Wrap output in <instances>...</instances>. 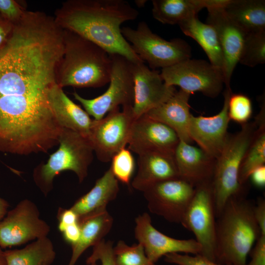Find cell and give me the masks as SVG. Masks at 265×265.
<instances>
[{
	"label": "cell",
	"mask_w": 265,
	"mask_h": 265,
	"mask_svg": "<svg viewBox=\"0 0 265 265\" xmlns=\"http://www.w3.org/2000/svg\"><path fill=\"white\" fill-rule=\"evenodd\" d=\"M252 113V102L247 96L241 93H231L228 101L230 120L241 125L248 122Z\"/></svg>",
	"instance_id": "cell-33"
},
{
	"label": "cell",
	"mask_w": 265,
	"mask_h": 265,
	"mask_svg": "<svg viewBox=\"0 0 265 265\" xmlns=\"http://www.w3.org/2000/svg\"><path fill=\"white\" fill-rule=\"evenodd\" d=\"M133 80L132 114L134 119L168 100L177 91L166 85L160 73L151 69L144 62L132 63Z\"/></svg>",
	"instance_id": "cell-14"
},
{
	"label": "cell",
	"mask_w": 265,
	"mask_h": 265,
	"mask_svg": "<svg viewBox=\"0 0 265 265\" xmlns=\"http://www.w3.org/2000/svg\"><path fill=\"white\" fill-rule=\"evenodd\" d=\"M258 123L241 125V130L229 134L223 149L216 160L212 186L216 217L231 197L245 193L244 186L238 180L242 159L251 141Z\"/></svg>",
	"instance_id": "cell-6"
},
{
	"label": "cell",
	"mask_w": 265,
	"mask_h": 265,
	"mask_svg": "<svg viewBox=\"0 0 265 265\" xmlns=\"http://www.w3.org/2000/svg\"><path fill=\"white\" fill-rule=\"evenodd\" d=\"M48 100L61 128L73 130L88 139L93 120L65 94L62 87L55 84L49 92Z\"/></svg>",
	"instance_id": "cell-22"
},
{
	"label": "cell",
	"mask_w": 265,
	"mask_h": 265,
	"mask_svg": "<svg viewBox=\"0 0 265 265\" xmlns=\"http://www.w3.org/2000/svg\"><path fill=\"white\" fill-rule=\"evenodd\" d=\"M14 26L4 19L0 14V48L3 46L10 37Z\"/></svg>",
	"instance_id": "cell-41"
},
{
	"label": "cell",
	"mask_w": 265,
	"mask_h": 265,
	"mask_svg": "<svg viewBox=\"0 0 265 265\" xmlns=\"http://www.w3.org/2000/svg\"><path fill=\"white\" fill-rule=\"evenodd\" d=\"M207 23L215 30L222 49L224 84L230 87L231 78L240 55L246 34L225 13L223 7L207 9Z\"/></svg>",
	"instance_id": "cell-18"
},
{
	"label": "cell",
	"mask_w": 265,
	"mask_h": 265,
	"mask_svg": "<svg viewBox=\"0 0 265 265\" xmlns=\"http://www.w3.org/2000/svg\"><path fill=\"white\" fill-rule=\"evenodd\" d=\"M58 144L47 162L41 163L33 171L34 181L45 196L52 190L54 178L63 171H73L81 183L93 160L94 151L89 139L76 132L62 128Z\"/></svg>",
	"instance_id": "cell-5"
},
{
	"label": "cell",
	"mask_w": 265,
	"mask_h": 265,
	"mask_svg": "<svg viewBox=\"0 0 265 265\" xmlns=\"http://www.w3.org/2000/svg\"><path fill=\"white\" fill-rule=\"evenodd\" d=\"M178 178L180 177L174 154L150 151L138 155V170L132 185L143 192L156 183Z\"/></svg>",
	"instance_id": "cell-20"
},
{
	"label": "cell",
	"mask_w": 265,
	"mask_h": 265,
	"mask_svg": "<svg viewBox=\"0 0 265 265\" xmlns=\"http://www.w3.org/2000/svg\"><path fill=\"white\" fill-rule=\"evenodd\" d=\"M194 190L192 184L178 178L156 183L142 192L151 213L181 223Z\"/></svg>",
	"instance_id": "cell-13"
},
{
	"label": "cell",
	"mask_w": 265,
	"mask_h": 265,
	"mask_svg": "<svg viewBox=\"0 0 265 265\" xmlns=\"http://www.w3.org/2000/svg\"><path fill=\"white\" fill-rule=\"evenodd\" d=\"M253 214L261 234L265 235V200L263 198H259L256 205H254Z\"/></svg>",
	"instance_id": "cell-39"
},
{
	"label": "cell",
	"mask_w": 265,
	"mask_h": 265,
	"mask_svg": "<svg viewBox=\"0 0 265 265\" xmlns=\"http://www.w3.org/2000/svg\"><path fill=\"white\" fill-rule=\"evenodd\" d=\"M100 261L102 265H117L115 262L112 242L104 239L93 246L91 255L87 259L88 265Z\"/></svg>",
	"instance_id": "cell-34"
},
{
	"label": "cell",
	"mask_w": 265,
	"mask_h": 265,
	"mask_svg": "<svg viewBox=\"0 0 265 265\" xmlns=\"http://www.w3.org/2000/svg\"><path fill=\"white\" fill-rule=\"evenodd\" d=\"M249 254L251 260L246 265H265V235H261Z\"/></svg>",
	"instance_id": "cell-37"
},
{
	"label": "cell",
	"mask_w": 265,
	"mask_h": 265,
	"mask_svg": "<svg viewBox=\"0 0 265 265\" xmlns=\"http://www.w3.org/2000/svg\"><path fill=\"white\" fill-rule=\"evenodd\" d=\"M50 230L47 222L40 217L36 205L23 199L0 222V247L19 246L48 237Z\"/></svg>",
	"instance_id": "cell-12"
},
{
	"label": "cell",
	"mask_w": 265,
	"mask_h": 265,
	"mask_svg": "<svg viewBox=\"0 0 265 265\" xmlns=\"http://www.w3.org/2000/svg\"><path fill=\"white\" fill-rule=\"evenodd\" d=\"M239 63L250 67L265 63V31L246 34Z\"/></svg>",
	"instance_id": "cell-30"
},
{
	"label": "cell",
	"mask_w": 265,
	"mask_h": 265,
	"mask_svg": "<svg viewBox=\"0 0 265 265\" xmlns=\"http://www.w3.org/2000/svg\"><path fill=\"white\" fill-rule=\"evenodd\" d=\"M132 106L119 107L99 120L93 119L88 139L98 159L103 162L113 157L128 143L134 120Z\"/></svg>",
	"instance_id": "cell-11"
},
{
	"label": "cell",
	"mask_w": 265,
	"mask_h": 265,
	"mask_svg": "<svg viewBox=\"0 0 265 265\" xmlns=\"http://www.w3.org/2000/svg\"><path fill=\"white\" fill-rule=\"evenodd\" d=\"M231 87L226 88L221 110L210 117L192 115L189 133L192 141L212 157L217 159L225 144L229 133L228 101L232 93Z\"/></svg>",
	"instance_id": "cell-16"
},
{
	"label": "cell",
	"mask_w": 265,
	"mask_h": 265,
	"mask_svg": "<svg viewBox=\"0 0 265 265\" xmlns=\"http://www.w3.org/2000/svg\"><path fill=\"white\" fill-rule=\"evenodd\" d=\"M254 206L245 194L233 196L226 203L216 217V263L246 265L247 257L261 235Z\"/></svg>",
	"instance_id": "cell-3"
},
{
	"label": "cell",
	"mask_w": 265,
	"mask_h": 265,
	"mask_svg": "<svg viewBox=\"0 0 265 265\" xmlns=\"http://www.w3.org/2000/svg\"><path fill=\"white\" fill-rule=\"evenodd\" d=\"M160 75L168 86H178L190 94L200 92L212 98L219 95L224 84L222 71L202 59L184 60L162 69Z\"/></svg>",
	"instance_id": "cell-10"
},
{
	"label": "cell",
	"mask_w": 265,
	"mask_h": 265,
	"mask_svg": "<svg viewBox=\"0 0 265 265\" xmlns=\"http://www.w3.org/2000/svg\"><path fill=\"white\" fill-rule=\"evenodd\" d=\"M152 13L163 24L179 25L211 5V0H153Z\"/></svg>",
	"instance_id": "cell-26"
},
{
	"label": "cell",
	"mask_w": 265,
	"mask_h": 265,
	"mask_svg": "<svg viewBox=\"0 0 265 265\" xmlns=\"http://www.w3.org/2000/svg\"><path fill=\"white\" fill-rule=\"evenodd\" d=\"M111 161L110 168L115 178L129 185L135 169V161L131 151L126 148L121 149Z\"/></svg>",
	"instance_id": "cell-32"
},
{
	"label": "cell",
	"mask_w": 265,
	"mask_h": 265,
	"mask_svg": "<svg viewBox=\"0 0 265 265\" xmlns=\"http://www.w3.org/2000/svg\"><path fill=\"white\" fill-rule=\"evenodd\" d=\"M111 59V71L109 85L102 95L93 99L82 97L77 92L73 94L84 110L99 120L109 112L122 106H132L133 102V80L132 63L125 57L109 54Z\"/></svg>",
	"instance_id": "cell-8"
},
{
	"label": "cell",
	"mask_w": 265,
	"mask_h": 265,
	"mask_svg": "<svg viewBox=\"0 0 265 265\" xmlns=\"http://www.w3.org/2000/svg\"><path fill=\"white\" fill-rule=\"evenodd\" d=\"M57 218L58 221V228L61 233L66 227L79 222V219L78 215L70 208L69 209L59 208Z\"/></svg>",
	"instance_id": "cell-38"
},
{
	"label": "cell",
	"mask_w": 265,
	"mask_h": 265,
	"mask_svg": "<svg viewBox=\"0 0 265 265\" xmlns=\"http://www.w3.org/2000/svg\"><path fill=\"white\" fill-rule=\"evenodd\" d=\"M249 179L256 187L264 188L265 186V165L254 169L250 174Z\"/></svg>",
	"instance_id": "cell-42"
},
{
	"label": "cell",
	"mask_w": 265,
	"mask_h": 265,
	"mask_svg": "<svg viewBox=\"0 0 265 265\" xmlns=\"http://www.w3.org/2000/svg\"><path fill=\"white\" fill-rule=\"evenodd\" d=\"M80 232L79 223L78 222L66 227L62 233L65 241L72 246L78 241Z\"/></svg>",
	"instance_id": "cell-40"
},
{
	"label": "cell",
	"mask_w": 265,
	"mask_h": 265,
	"mask_svg": "<svg viewBox=\"0 0 265 265\" xmlns=\"http://www.w3.org/2000/svg\"><path fill=\"white\" fill-rule=\"evenodd\" d=\"M5 265H51L56 253L48 237L34 240L21 249L4 251Z\"/></svg>",
	"instance_id": "cell-28"
},
{
	"label": "cell",
	"mask_w": 265,
	"mask_h": 265,
	"mask_svg": "<svg viewBox=\"0 0 265 265\" xmlns=\"http://www.w3.org/2000/svg\"><path fill=\"white\" fill-rule=\"evenodd\" d=\"M164 261L177 265H221L212 261L200 254L171 253L164 256Z\"/></svg>",
	"instance_id": "cell-36"
},
{
	"label": "cell",
	"mask_w": 265,
	"mask_h": 265,
	"mask_svg": "<svg viewBox=\"0 0 265 265\" xmlns=\"http://www.w3.org/2000/svg\"><path fill=\"white\" fill-rule=\"evenodd\" d=\"M121 32L135 53L152 69L165 68L191 56V48L181 38L170 41L154 33L145 21L140 22L136 28L125 26Z\"/></svg>",
	"instance_id": "cell-7"
},
{
	"label": "cell",
	"mask_w": 265,
	"mask_h": 265,
	"mask_svg": "<svg viewBox=\"0 0 265 265\" xmlns=\"http://www.w3.org/2000/svg\"><path fill=\"white\" fill-rule=\"evenodd\" d=\"M138 16V11L124 0H68L56 10L54 19L62 29L80 35L109 54L137 63L144 62L123 37L121 26Z\"/></svg>",
	"instance_id": "cell-2"
},
{
	"label": "cell",
	"mask_w": 265,
	"mask_h": 265,
	"mask_svg": "<svg viewBox=\"0 0 265 265\" xmlns=\"http://www.w3.org/2000/svg\"><path fill=\"white\" fill-rule=\"evenodd\" d=\"M190 95L180 89L166 101L145 114L167 125L176 132L180 140L190 144L192 141L189 133L192 116L189 104Z\"/></svg>",
	"instance_id": "cell-21"
},
{
	"label": "cell",
	"mask_w": 265,
	"mask_h": 265,
	"mask_svg": "<svg viewBox=\"0 0 265 265\" xmlns=\"http://www.w3.org/2000/svg\"><path fill=\"white\" fill-rule=\"evenodd\" d=\"M174 157L180 178L194 186L212 180L216 159L200 147L180 140Z\"/></svg>",
	"instance_id": "cell-19"
},
{
	"label": "cell",
	"mask_w": 265,
	"mask_h": 265,
	"mask_svg": "<svg viewBox=\"0 0 265 265\" xmlns=\"http://www.w3.org/2000/svg\"><path fill=\"white\" fill-rule=\"evenodd\" d=\"M179 26L185 35L194 39L201 47L210 63L223 72V55L214 27L209 24L201 22L197 16L191 18Z\"/></svg>",
	"instance_id": "cell-27"
},
{
	"label": "cell",
	"mask_w": 265,
	"mask_h": 265,
	"mask_svg": "<svg viewBox=\"0 0 265 265\" xmlns=\"http://www.w3.org/2000/svg\"><path fill=\"white\" fill-rule=\"evenodd\" d=\"M113 219L107 210L80 218V236L72 247L68 265H75L79 258L89 247L94 246L109 232Z\"/></svg>",
	"instance_id": "cell-24"
},
{
	"label": "cell",
	"mask_w": 265,
	"mask_h": 265,
	"mask_svg": "<svg viewBox=\"0 0 265 265\" xmlns=\"http://www.w3.org/2000/svg\"><path fill=\"white\" fill-rule=\"evenodd\" d=\"M258 125L251 141L242 159L238 180L245 186L251 172L265 165V107L262 104L260 113L255 118Z\"/></svg>",
	"instance_id": "cell-29"
},
{
	"label": "cell",
	"mask_w": 265,
	"mask_h": 265,
	"mask_svg": "<svg viewBox=\"0 0 265 265\" xmlns=\"http://www.w3.org/2000/svg\"><path fill=\"white\" fill-rule=\"evenodd\" d=\"M135 222V237L143 245L147 257L155 263L171 253L196 255L201 252V246L195 239H176L158 231L146 212L138 215Z\"/></svg>",
	"instance_id": "cell-15"
},
{
	"label": "cell",
	"mask_w": 265,
	"mask_h": 265,
	"mask_svg": "<svg viewBox=\"0 0 265 265\" xmlns=\"http://www.w3.org/2000/svg\"><path fill=\"white\" fill-rule=\"evenodd\" d=\"M0 265H5L4 251L0 247Z\"/></svg>",
	"instance_id": "cell-44"
},
{
	"label": "cell",
	"mask_w": 265,
	"mask_h": 265,
	"mask_svg": "<svg viewBox=\"0 0 265 265\" xmlns=\"http://www.w3.org/2000/svg\"><path fill=\"white\" fill-rule=\"evenodd\" d=\"M119 191L118 181L109 167L97 180L94 186L70 208L79 218L103 212L106 210L107 205L116 198Z\"/></svg>",
	"instance_id": "cell-23"
},
{
	"label": "cell",
	"mask_w": 265,
	"mask_h": 265,
	"mask_svg": "<svg viewBox=\"0 0 265 265\" xmlns=\"http://www.w3.org/2000/svg\"><path fill=\"white\" fill-rule=\"evenodd\" d=\"M181 224L194 235L201 247L199 254L215 262L216 216L212 180L195 186Z\"/></svg>",
	"instance_id": "cell-9"
},
{
	"label": "cell",
	"mask_w": 265,
	"mask_h": 265,
	"mask_svg": "<svg viewBox=\"0 0 265 265\" xmlns=\"http://www.w3.org/2000/svg\"><path fill=\"white\" fill-rule=\"evenodd\" d=\"M223 10L246 33L265 31L264 0H229Z\"/></svg>",
	"instance_id": "cell-25"
},
{
	"label": "cell",
	"mask_w": 265,
	"mask_h": 265,
	"mask_svg": "<svg viewBox=\"0 0 265 265\" xmlns=\"http://www.w3.org/2000/svg\"><path fill=\"white\" fill-rule=\"evenodd\" d=\"M113 251L117 265H156L147 257L143 245L139 242L130 246L119 240Z\"/></svg>",
	"instance_id": "cell-31"
},
{
	"label": "cell",
	"mask_w": 265,
	"mask_h": 265,
	"mask_svg": "<svg viewBox=\"0 0 265 265\" xmlns=\"http://www.w3.org/2000/svg\"><path fill=\"white\" fill-rule=\"evenodd\" d=\"M27 11L23 2L15 0H0V14L14 26L22 20Z\"/></svg>",
	"instance_id": "cell-35"
},
{
	"label": "cell",
	"mask_w": 265,
	"mask_h": 265,
	"mask_svg": "<svg viewBox=\"0 0 265 265\" xmlns=\"http://www.w3.org/2000/svg\"><path fill=\"white\" fill-rule=\"evenodd\" d=\"M89 265H98L96 263H93Z\"/></svg>",
	"instance_id": "cell-46"
},
{
	"label": "cell",
	"mask_w": 265,
	"mask_h": 265,
	"mask_svg": "<svg viewBox=\"0 0 265 265\" xmlns=\"http://www.w3.org/2000/svg\"><path fill=\"white\" fill-rule=\"evenodd\" d=\"M64 51L56 74L62 87H100L109 83L111 59L103 48L69 30L63 29Z\"/></svg>",
	"instance_id": "cell-4"
},
{
	"label": "cell",
	"mask_w": 265,
	"mask_h": 265,
	"mask_svg": "<svg viewBox=\"0 0 265 265\" xmlns=\"http://www.w3.org/2000/svg\"><path fill=\"white\" fill-rule=\"evenodd\" d=\"M9 206L7 201L0 197V222L6 214Z\"/></svg>",
	"instance_id": "cell-43"
},
{
	"label": "cell",
	"mask_w": 265,
	"mask_h": 265,
	"mask_svg": "<svg viewBox=\"0 0 265 265\" xmlns=\"http://www.w3.org/2000/svg\"><path fill=\"white\" fill-rule=\"evenodd\" d=\"M63 30L54 18L27 10L0 48V147L30 148L59 133L48 96L57 84Z\"/></svg>",
	"instance_id": "cell-1"
},
{
	"label": "cell",
	"mask_w": 265,
	"mask_h": 265,
	"mask_svg": "<svg viewBox=\"0 0 265 265\" xmlns=\"http://www.w3.org/2000/svg\"><path fill=\"white\" fill-rule=\"evenodd\" d=\"M179 141L173 129L144 114L134 120L128 144L138 155L150 151L174 154Z\"/></svg>",
	"instance_id": "cell-17"
},
{
	"label": "cell",
	"mask_w": 265,
	"mask_h": 265,
	"mask_svg": "<svg viewBox=\"0 0 265 265\" xmlns=\"http://www.w3.org/2000/svg\"><path fill=\"white\" fill-rule=\"evenodd\" d=\"M147 0H137L135 1V3L137 7H144L146 3Z\"/></svg>",
	"instance_id": "cell-45"
}]
</instances>
